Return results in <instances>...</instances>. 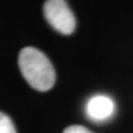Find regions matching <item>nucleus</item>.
I'll use <instances>...</instances> for the list:
<instances>
[{
  "label": "nucleus",
  "mask_w": 133,
  "mask_h": 133,
  "mask_svg": "<svg viewBox=\"0 0 133 133\" xmlns=\"http://www.w3.org/2000/svg\"><path fill=\"white\" fill-rule=\"evenodd\" d=\"M115 104L113 100L107 95H95L87 104V114L95 121H104L114 113Z\"/></svg>",
  "instance_id": "7ed1b4c3"
},
{
  "label": "nucleus",
  "mask_w": 133,
  "mask_h": 133,
  "mask_svg": "<svg viewBox=\"0 0 133 133\" xmlns=\"http://www.w3.org/2000/svg\"><path fill=\"white\" fill-rule=\"evenodd\" d=\"M0 133H17L11 119L3 112H0Z\"/></svg>",
  "instance_id": "20e7f679"
},
{
  "label": "nucleus",
  "mask_w": 133,
  "mask_h": 133,
  "mask_svg": "<svg viewBox=\"0 0 133 133\" xmlns=\"http://www.w3.org/2000/svg\"><path fill=\"white\" fill-rule=\"evenodd\" d=\"M43 15L48 23L62 35H71L76 29V17L66 1L48 0L43 5Z\"/></svg>",
  "instance_id": "f03ea898"
},
{
  "label": "nucleus",
  "mask_w": 133,
  "mask_h": 133,
  "mask_svg": "<svg viewBox=\"0 0 133 133\" xmlns=\"http://www.w3.org/2000/svg\"><path fill=\"white\" fill-rule=\"evenodd\" d=\"M62 133H93V132H91L89 129L82 125H70L65 128Z\"/></svg>",
  "instance_id": "39448f33"
},
{
  "label": "nucleus",
  "mask_w": 133,
  "mask_h": 133,
  "mask_svg": "<svg viewBox=\"0 0 133 133\" xmlns=\"http://www.w3.org/2000/svg\"><path fill=\"white\" fill-rule=\"evenodd\" d=\"M19 69L29 85L37 91L45 92L56 82V71L49 58L39 49L23 48L18 57Z\"/></svg>",
  "instance_id": "f257e3e1"
}]
</instances>
